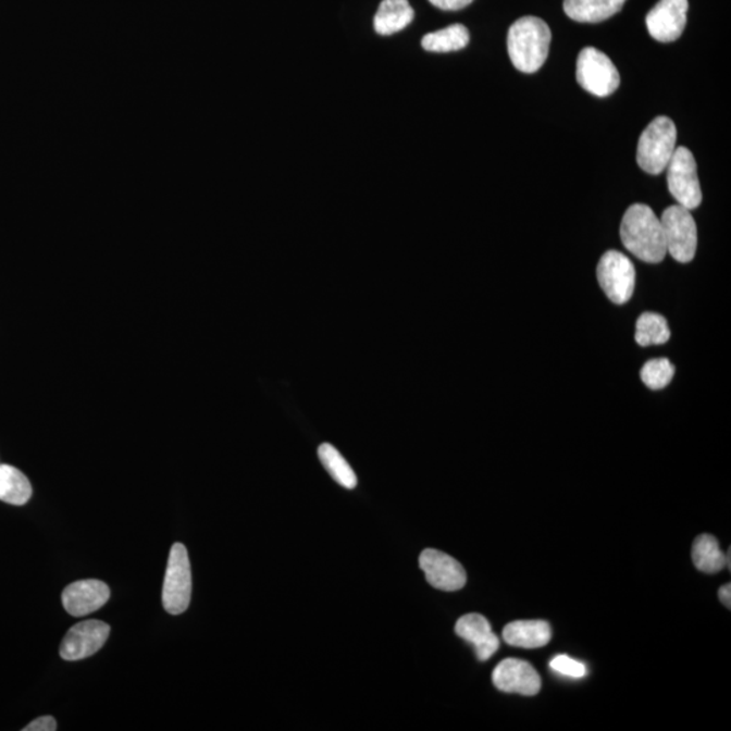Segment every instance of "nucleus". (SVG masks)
<instances>
[{
    "instance_id": "16",
    "label": "nucleus",
    "mask_w": 731,
    "mask_h": 731,
    "mask_svg": "<svg viewBox=\"0 0 731 731\" xmlns=\"http://www.w3.org/2000/svg\"><path fill=\"white\" fill-rule=\"evenodd\" d=\"M628 0H563V11L580 24H599L623 9Z\"/></svg>"
},
{
    "instance_id": "1",
    "label": "nucleus",
    "mask_w": 731,
    "mask_h": 731,
    "mask_svg": "<svg viewBox=\"0 0 731 731\" xmlns=\"http://www.w3.org/2000/svg\"><path fill=\"white\" fill-rule=\"evenodd\" d=\"M620 239L629 252L646 263H660L667 257L661 221L647 205L634 203L625 210Z\"/></svg>"
},
{
    "instance_id": "19",
    "label": "nucleus",
    "mask_w": 731,
    "mask_h": 731,
    "mask_svg": "<svg viewBox=\"0 0 731 731\" xmlns=\"http://www.w3.org/2000/svg\"><path fill=\"white\" fill-rule=\"evenodd\" d=\"M469 41L470 33L468 27L456 24L425 35L422 40V47L426 52L448 53L461 51V49L469 46Z\"/></svg>"
},
{
    "instance_id": "23",
    "label": "nucleus",
    "mask_w": 731,
    "mask_h": 731,
    "mask_svg": "<svg viewBox=\"0 0 731 731\" xmlns=\"http://www.w3.org/2000/svg\"><path fill=\"white\" fill-rule=\"evenodd\" d=\"M674 375V366L666 358L653 359L641 370L642 382L653 391L664 389Z\"/></svg>"
},
{
    "instance_id": "6",
    "label": "nucleus",
    "mask_w": 731,
    "mask_h": 731,
    "mask_svg": "<svg viewBox=\"0 0 731 731\" xmlns=\"http://www.w3.org/2000/svg\"><path fill=\"white\" fill-rule=\"evenodd\" d=\"M660 221L667 253L680 263H690L697 247L696 223L691 210L673 205L666 209Z\"/></svg>"
},
{
    "instance_id": "2",
    "label": "nucleus",
    "mask_w": 731,
    "mask_h": 731,
    "mask_svg": "<svg viewBox=\"0 0 731 731\" xmlns=\"http://www.w3.org/2000/svg\"><path fill=\"white\" fill-rule=\"evenodd\" d=\"M552 30L544 20L528 15L509 27L507 48L515 69L534 74L546 63L550 51Z\"/></svg>"
},
{
    "instance_id": "22",
    "label": "nucleus",
    "mask_w": 731,
    "mask_h": 731,
    "mask_svg": "<svg viewBox=\"0 0 731 731\" xmlns=\"http://www.w3.org/2000/svg\"><path fill=\"white\" fill-rule=\"evenodd\" d=\"M670 337L666 318L661 314L646 312L636 321L635 342L642 347L664 345Z\"/></svg>"
},
{
    "instance_id": "11",
    "label": "nucleus",
    "mask_w": 731,
    "mask_h": 731,
    "mask_svg": "<svg viewBox=\"0 0 731 731\" xmlns=\"http://www.w3.org/2000/svg\"><path fill=\"white\" fill-rule=\"evenodd\" d=\"M689 0H660L646 15L649 35L660 42H673L683 35Z\"/></svg>"
},
{
    "instance_id": "13",
    "label": "nucleus",
    "mask_w": 731,
    "mask_h": 731,
    "mask_svg": "<svg viewBox=\"0 0 731 731\" xmlns=\"http://www.w3.org/2000/svg\"><path fill=\"white\" fill-rule=\"evenodd\" d=\"M110 599L108 584L99 580H80L63 591V606L71 617H86L102 608Z\"/></svg>"
},
{
    "instance_id": "21",
    "label": "nucleus",
    "mask_w": 731,
    "mask_h": 731,
    "mask_svg": "<svg viewBox=\"0 0 731 731\" xmlns=\"http://www.w3.org/2000/svg\"><path fill=\"white\" fill-rule=\"evenodd\" d=\"M319 458L326 472L337 484L347 487V490H354L357 486L356 472L336 447L330 445V443H324L319 447Z\"/></svg>"
},
{
    "instance_id": "26",
    "label": "nucleus",
    "mask_w": 731,
    "mask_h": 731,
    "mask_svg": "<svg viewBox=\"0 0 731 731\" xmlns=\"http://www.w3.org/2000/svg\"><path fill=\"white\" fill-rule=\"evenodd\" d=\"M435 8L445 11H458L467 8L473 0H429Z\"/></svg>"
},
{
    "instance_id": "10",
    "label": "nucleus",
    "mask_w": 731,
    "mask_h": 731,
    "mask_svg": "<svg viewBox=\"0 0 731 731\" xmlns=\"http://www.w3.org/2000/svg\"><path fill=\"white\" fill-rule=\"evenodd\" d=\"M419 563L426 581L436 590L454 592L467 585V572L462 565L446 553L426 548L420 556Z\"/></svg>"
},
{
    "instance_id": "5",
    "label": "nucleus",
    "mask_w": 731,
    "mask_h": 731,
    "mask_svg": "<svg viewBox=\"0 0 731 731\" xmlns=\"http://www.w3.org/2000/svg\"><path fill=\"white\" fill-rule=\"evenodd\" d=\"M575 77L585 91L599 98L611 96L620 85L619 72L611 59L592 47L580 52Z\"/></svg>"
},
{
    "instance_id": "24",
    "label": "nucleus",
    "mask_w": 731,
    "mask_h": 731,
    "mask_svg": "<svg viewBox=\"0 0 731 731\" xmlns=\"http://www.w3.org/2000/svg\"><path fill=\"white\" fill-rule=\"evenodd\" d=\"M550 667L556 670V672L568 676V678L581 679L586 674L584 664L573 660V658L568 656H557L556 658H553Z\"/></svg>"
},
{
    "instance_id": "25",
    "label": "nucleus",
    "mask_w": 731,
    "mask_h": 731,
    "mask_svg": "<svg viewBox=\"0 0 731 731\" xmlns=\"http://www.w3.org/2000/svg\"><path fill=\"white\" fill-rule=\"evenodd\" d=\"M24 731H54L58 730V722L57 719H54L51 716H46L41 718H37L36 721L30 722L22 729Z\"/></svg>"
},
{
    "instance_id": "8",
    "label": "nucleus",
    "mask_w": 731,
    "mask_h": 731,
    "mask_svg": "<svg viewBox=\"0 0 731 731\" xmlns=\"http://www.w3.org/2000/svg\"><path fill=\"white\" fill-rule=\"evenodd\" d=\"M597 280L606 296L614 303L630 301L635 289V268L622 252L608 251L597 265Z\"/></svg>"
},
{
    "instance_id": "14",
    "label": "nucleus",
    "mask_w": 731,
    "mask_h": 731,
    "mask_svg": "<svg viewBox=\"0 0 731 731\" xmlns=\"http://www.w3.org/2000/svg\"><path fill=\"white\" fill-rule=\"evenodd\" d=\"M456 633L474 646L480 661L490 660L500 647V641L493 633L491 623L480 614H469L459 618Z\"/></svg>"
},
{
    "instance_id": "20",
    "label": "nucleus",
    "mask_w": 731,
    "mask_h": 731,
    "mask_svg": "<svg viewBox=\"0 0 731 731\" xmlns=\"http://www.w3.org/2000/svg\"><path fill=\"white\" fill-rule=\"evenodd\" d=\"M692 561L703 573L714 574L727 567V556L719 548L718 541L713 535L697 536L692 546Z\"/></svg>"
},
{
    "instance_id": "7",
    "label": "nucleus",
    "mask_w": 731,
    "mask_h": 731,
    "mask_svg": "<svg viewBox=\"0 0 731 731\" xmlns=\"http://www.w3.org/2000/svg\"><path fill=\"white\" fill-rule=\"evenodd\" d=\"M669 193L678 201L680 207L695 210L702 203V188L697 178V165L694 154L689 148L674 149L672 159L668 164Z\"/></svg>"
},
{
    "instance_id": "9",
    "label": "nucleus",
    "mask_w": 731,
    "mask_h": 731,
    "mask_svg": "<svg viewBox=\"0 0 731 731\" xmlns=\"http://www.w3.org/2000/svg\"><path fill=\"white\" fill-rule=\"evenodd\" d=\"M110 625L101 620H85L69 630L60 645V657L65 661H80L96 655L107 644Z\"/></svg>"
},
{
    "instance_id": "12",
    "label": "nucleus",
    "mask_w": 731,
    "mask_h": 731,
    "mask_svg": "<svg viewBox=\"0 0 731 731\" xmlns=\"http://www.w3.org/2000/svg\"><path fill=\"white\" fill-rule=\"evenodd\" d=\"M493 684L507 694L534 696L538 694L542 680L535 668L528 661L507 658L493 670Z\"/></svg>"
},
{
    "instance_id": "18",
    "label": "nucleus",
    "mask_w": 731,
    "mask_h": 731,
    "mask_svg": "<svg viewBox=\"0 0 731 731\" xmlns=\"http://www.w3.org/2000/svg\"><path fill=\"white\" fill-rule=\"evenodd\" d=\"M32 484L21 470L11 464H0V501L11 506H25L32 497Z\"/></svg>"
},
{
    "instance_id": "27",
    "label": "nucleus",
    "mask_w": 731,
    "mask_h": 731,
    "mask_svg": "<svg viewBox=\"0 0 731 731\" xmlns=\"http://www.w3.org/2000/svg\"><path fill=\"white\" fill-rule=\"evenodd\" d=\"M731 586L730 584L723 585L721 590H719V599L723 603L727 608L730 609L731 606Z\"/></svg>"
},
{
    "instance_id": "15",
    "label": "nucleus",
    "mask_w": 731,
    "mask_h": 731,
    "mask_svg": "<svg viewBox=\"0 0 731 731\" xmlns=\"http://www.w3.org/2000/svg\"><path fill=\"white\" fill-rule=\"evenodd\" d=\"M503 639L515 647L538 649L550 642L552 628L545 620H517L504 628Z\"/></svg>"
},
{
    "instance_id": "17",
    "label": "nucleus",
    "mask_w": 731,
    "mask_h": 731,
    "mask_svg": "<svg viewBox=\"0 0 731 731\" xmlns=\"http://www.w3.org/2000/svg\"><path fill=\"white\" fill-rule=\"evenodd\" d=\"M414 11L408 0H382L374 16V29L380 36H393L412 24Z\"/></svg>"
},
{
    "instance_id": "4",
    "label": "nucleus",
    "mask_w": 731,
    "mask_h": 731,
    "mask_svg": "<svg viewBox=\"0 0 731 731\" xmlns=\"http://www.w3.org/2000/svg\"><path fill=\"white\" fill-rule=\"evenodd\" d=\"M191 567L185 545L171 547L163 584V607L171 615H181L190 606Z\"/></svg>"
},
{
    "instance_id": "3",
    "label": "nucleus",
    "mask_w": 731,
    "mask_h": 731,
    "mask_svg": "<svg viewBox=\"0 0 731 731\" xmlns=\"http://www.w3.org/2000/svg\"><path fill=\"white\" fill-rule=\"evenodd\" d=\"M676 140L678 129L672 120L664 115L653 120L640 137L636 163L645 173L660 175L673 157Z\"/></svg>"
}]
</instances>
